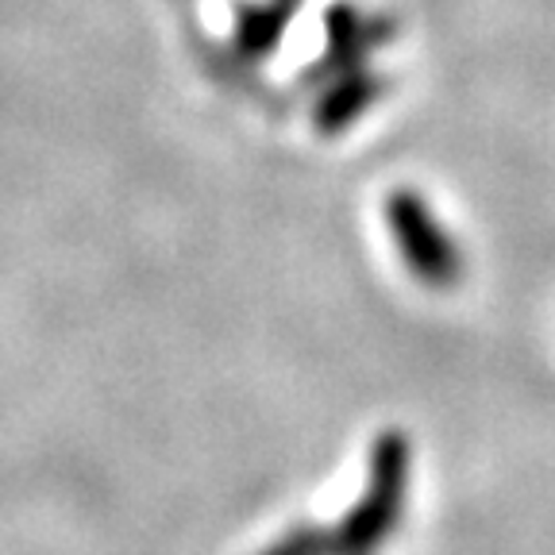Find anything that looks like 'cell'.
<instances>
[{"label":"cell","instance_id":"6da1fadb","mask_svg":"<svg viewBox=\"0 0 555 555\" xmlns=\"http://www.w3.org/2000/svg\"><path fill=\"white\" fill-rule=\"evenodd\" d=\"M386 224L393 232L401 259L416 274V282H425L433 289H448L460 282L463 274V255L448 228L436 220L428 201L413 190H398L386 201Z\"/></svg>","mask_w":555,"mask_h":555},{"label":"cell","instance_id":"7a4b0ae2","mask_svg":"<svg viewBox=\"0 0 555 555\" xmlns=\"http://www.w3.org/2000/svg\"><path fill=\"white\" fill-rule=\"evenodd\" d=\"M398 35V24L390 16H378V12H363L359 4H336L324 16V47L321 62L312 69V81H332L347 69L366 66V59L382 51Z\"/></svg>","mask_w":555,"mask_h":555},{"label":"cell","instance_id":"3957f363","mask_svg":"<svg viewBox=\"0 0 555 555\" xmlns=\"http://www.w3.org/2000/svg\"><path fill=\"white\" fill-rule=\"evenodd\" d=\"M386 89H390V81L366 66L347 69V74L332 78L328 89L321 93V101H317V108H312L317 131L321 135H344L351 124L363 120L374 104L386 96Z\"/></svg>","mask_w":555,"mask_h":555},{"label":"cell","instance_id":"277c9868","mask_svg":"<svg viewBox=\"0 0 555 555\" xmlns=\"http://www.w3.org/2000/svg\"><path fill=\"white\" fill-rule=\"evenodd\" d=\"M294 4L286 0H262V4H243L235 12V51L247 54V59H267L278 43H282V35L289 27V16H294Z\"/></svg>","mask_w":555,"mask_h":555},{"label":"cell","instance_id":"5b68a950","mask_svg":"<svg viewBox=\"0 0 555 555\" xmlns=\"http://www.w3.org/2000/svg\"><path fill=\"white\" fill-rule=\"evenodd\" d=\"M286 4H294V9H297V4H301V0H286Z\"/></svg>","mask_w":555,"mask_h":555}]
</instances>
